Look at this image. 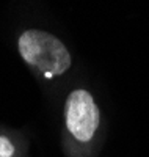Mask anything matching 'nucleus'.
<instances>
[{"mask_svg": "<svg viewBox=\"0 0 149 157\" xmlns=\"http://www.w3.org/2000/svg\"><path fill=\"white\" fill-rule=\"evenodd\" d=\"M17 49L22 60L46 77L64 74L71 66V55L57 36L43 30H27L19 36Z\"/></svg>", "mask_w": 149, "mask_h": 157, "instance_id": "f257e3e1", "label": "nucleus"}, {"mask_svg": "<svg viewBox=\"0 0 149 157\" xmlns=\"http://www.w3.org/2000/svg\"><path fill=\"white\" fill-rule=\"evenodd\" d=\"M64 113L66 127L75 140L86 143L94 137L99 127L101 113L86 90H74L67 96Z\"/></svg>", "mask_w": 149, "mask_h": 157, "instance_id": "f03ea898", "label": "nucleus"}, {"mask_svg": "<svg viewBox=\"0 0 149 157\" xmlns=\"http://www.w3.org/2000/svg\"><path fill=\"white\" fill-rule=\"evenodd\" d=\"M14 154V145L6 137L0 135V157H13Z\"/></svg>", "mask_w": 149, "mask_h": 157, "instance_id": "7ed1b4c3", "label": "nucleus"}]
</instances>
